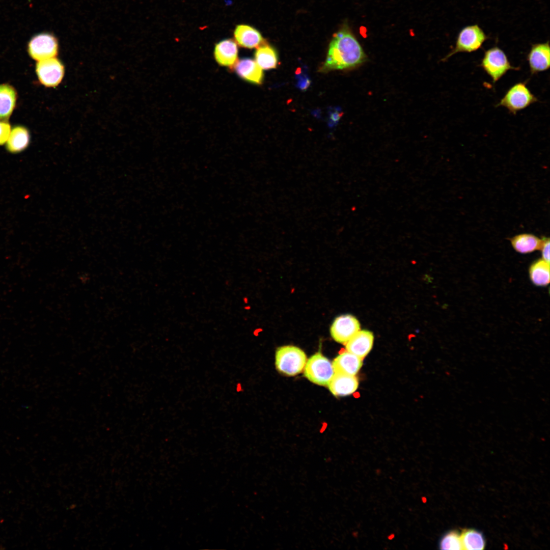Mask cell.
Wrapping results in <instances>:
<instances>
[{
	"instance_id": "20",
	"label": "cell",
	"mask_w": 550,
	"mask_h": 550,
	"mask_svg": "<svg viewBox=\"0 0 550 550\" xmlns=\"http://www.w3.org/2000/svg\"><path fill=\"white\" fill-rule=\"evenodd\" d=\"M255 62L262 69L268 70L278 66V56L276 49L266 43L258 47L255 53Z\"/></svg>"
},
{
	"instance_id": "11",
	"label": "cell",
	"mask_w": 550,
	"mask_h": 550,
	"mask_svg": "<svg viewBox=\"0 0 550 550\" xmlns=\"http://www.w3.org/2000/svg\"><path fill=\"white\" fill-rule=\"evenodd\" d=\"M374 339L371 332L360 329L345 344L346 351L363 360L372 349Z\"/></svg>"
},
{
	"instance_id": "8",
	"label": "cell",
	"mask_w": 550,
	"mask_h": 550,
	"mask_svg": "<svg viewBox=\"0 0 550 550\" xmlns=\"http://www.w3.org/2000/svg\"><path fill=\"white\" fill-rule=\"evenodd\" d=\"M36 73L42 84L53 87L62 81L64 68L58 59L52 58L39 61L36 64Z\"/></svg>"
},
{
	"instance_id": "6",
	"label": "cell",
	"mask_w": 550,
	"mask_h": 550,
	"mask_svg": "<svg viewBox=\"0 0 550 550\" xmlns=\"http://www.w3.org/2000/svg\"><path fill=\"white\" fill-rule=\"evenodd\" d=\"M304 371L309 380L321 386H327L335 374L332 363L319 352L307 361Z\"/></svg>"
},
{
	"instance_id": "25",
	"label": "cell",
	"mask_w": 550,
	"mask_h": 550,
	"mask_svg": "<svg viewBox=\"0 0 550 550\" xmlns=\"http://www.w3.org/2000/svg\"><path fill=\"white\" fill-rule=\"evenodd\" d=\"M541 251L542 258L545 261L549 263V238L543 237L542 243L540 249Z\"/></svg>"
},
{
	"instance_id": "19",
	"label": "cell",
	"mask_w": 550,
	"mask_h": 550,
	"mask_svg": "<svg viewBox=\"0 0 550 550\" xmlns=\"http://www.w3.org/2000/svg\"><path fill=\"white\" fill-rule=\"evenodd\" d=\"M530 280L537 286L544 287L549 283V263L543 259L534 261L529 269Z\"/></svg>"
},
{
	"instance_id": "4",
	"label": "cell",
	"mask_w": 550,
	"mask_h": 550,
	"mask_svg": "<svg viewBox=\"0 0 550 550\" xmlns=\"http://www.w3.org/2000/svg\"><path fill=\"white\" fill-rule=\"evenodd\" d=\"M483 30L477 24L463 27L458 33L454 46L442 60H448L459 52L471 53L480 49L488 39Z\"/></svg>"
},
{
	"instance_id": "15",
	"label": "cell",
	"mask_w": 550,
	"mask_h": 550,
	"mask_svg": "<svg viewBox=\"0 0 550 550\" xmlns=\"http://www.w3.org/2000/svg\"><path fill=\"white\" fill-rule=\"evenodd\" d=\"M234 66L236 73L244 80L257 85L262 83L264 77L262 69L254 60L243 59L237 61Z\"/></svg>"
},
{
	"instance_id": "18",
	"label": "cell",
	"mask_w": 550,
	"mask_h": 550,
	"mask_svg": "<svg viewBox=\"0 0 550 550\" xmlns=\"http://www.w3.org/2000/svg\"><path fill=\"white\" fill-rule=\"evenodd\" d=\"M16 92L8 84L0 85V120L9 119L16 104Z\"/></svg>"
},
{
	"instance_id": "21",
	"label": "cell",
	"mask_w": 550,
	"mask_h": 550,
	"mask_svg": "<svg viewBox=\"0 0 550 550\" xmlns=\"http://www.w3.org/2000/svg\"><path fill=\"white\" fill-rule=\"evenodd\" d=\"M30 141L28 130L22 126L15 127L11 130L7 141V148L12 153H17L25 149Z\"/></svg>"
},
{
	"instance_id": "17",
	"label": "cell",
	"mask_w": 550,
	"mask_h": 550,
	"mask_svg": "<svg viewBox=\"0 0 550 550\" xmlns=\"http://www.w3.org/2000/svg\"><path fill=\"white\" fill-rule=\"evenodd\" d=\"M510 240L513 248L520 254L531 253L540 250L542 243V238L528 233L515 235Z\"/></svg>"
},
{
	"instance_id": "26",
	"label": "cell",
	"mask_w": 550,
	"mask_h": 550,
	"mask_svg": "<svg viewBox=\"0 0 550 550\" xmlns=\"http://www.w3.org/2000/svg\"><path fill=\"white\" fill-rule=\"evenodd\" d=\"M342 113L338 109H335L331 112L329 116L330 125H334L337 124L340 119Z\"/></svg>"
},
{
	"instance_id": "7",
	"label": "cell",
	"mask_w": 550,
	"mask_h": 550,
	"mask_svg": "<svg viewBox=\"0 0 550 550\" xmlns=\"http://www.w3.org/2000/svg\"><path fill=\"white\" fill-rule=\"evenodd\" d=\"M58 44L56 38L48 33L34 36L30 41L28 51L30 56L40 61L54 58L58 53Z\"/></svg>"
},
{
	"instance_id": "1",
	"label": "cell",
	"mask_w": 550,
	"mask_h": 550,
	"mask_svg": "<svg viewBox=\"0 0 550 550\" xmlns=\"http://www.w3.org/2000/svg\"><path fill=\"white\" fill-rule=\"evenodd\" d=\"M367 56L362 46L347 25L336 33L329 44L321 72L351 69L363 64Z\"/></svg>"
},
{
	"instance_id": "10",
	"label": "cell",
	"mask_w": 550,
	"mask_h": 550,
	"mask_svg": "<svg viewBox=\"0 0 550 550\" xmlns=\"http://www.w3.org/2000/svg\"><path fill=\"white\" fill-rule=\"evenodd\" d=\"M527 60L532 75L547 70L550 66L549 41L532 44L527 54Z\"/></svg>"
},
{
	"instance_id": "3",
	"label": "cell",
	"mask_w": 550,
	"mask_h": 550,
	"mask_svg": "<svg viewBox=\"0 0 550 550\" xmlns=\"http://www.w3.org/2000/svg\"><path fill=\"white\" fill-rule=\"evenodd\" d=\"M275 359L278 371L289 376L300 373L307 361L305 352L299 347L292 345L279 347L276 352Z\"/></svg>"
},
{
	"instance_id": "24",
	"label": "cell",
	"mask_w": 550,
	"mask_h": 550,
	"mask_svg": "<svg viewBox=\"0 0 550 550\" xmlns=\"http://www.w3.org/2000/svg\"><path fill=\"white\" fill-rule=\"evenodd\" d=\"M11 127L10 124L4 121H0V145L5 143L10 135Z\"/></svg>"
},
{
	"instance_id": "14",
	"label": "cell",
	"mask_w": 550,
	"mask_h": 550,
	"mask_svg": "<svg viewBox=\"0 0 550 550\" xmlns=\"http://www.w3.org/2000/svg\"><path fill=\"white\" fill-rule=\"evenodd\" d=\"M335 373L355 375L363 365V359L346 351L339 354L333 361Z\"/></svg>"
},
{
	"instance_id": "27",
	"label": "cell",
	"mask_w": 550,
	"mask_h": 550,
	"mask_svg": "<svg viewBox=\"0 0 550 550\" xmlns=\"http://www.w3.org/2000/svg\"><path fill=\"white\" fill-rule=\"evenodd\" d=\"M310 85V80L308 77H306L305 76H300L299 79L298 80V86L301 90L306 89Z\"/></svg>"
},
{
	"instance_id": "9",
	"label": "cell",
	"mask_w": 550,
	"mask_h": 550,
	"mask_svg": "<svg viewBox=\"0 0 550 550\" xmlns=\"http://www.w3.org/2000/svg\"><path fill=\"white\" fill-rule=\"evenodd\" d=\"M358 319L350 314L337 317L333 322L330 333L333 339L338 343L345 344L360 330Z\"/></svg>"
},
{
	"instance_id": "13",
	"label": "cell",
	"mask_w": 550,
	"mask_h": 550,
	"mask_svg": "<svg viewBox=\"0 0 550 550\" xmlns=\"http://www.w3.org/2000/svg\"><path fill=\"white\" fill-rule=\"evenodd\" d=\"M234 35L237 43L240 46L246 48H258L265 43V40L259 32L249 25H237Z\"/></svg>"
},
{
	"instance_id": "23",
	"label": "cell",
	"mask_w": 550,
	"mask_h": 550,
	"mask_svg": "<svg viewBox=\"0 0 550 550\" xmlns=\"http://www.w3.org/2000/svg\"><path fill=\"white\" fill-rule=\"evenodd\" d=\"M441 549H463L460 534L456 531H451L442 537L439 543Z\"/></svg>"
},
{
	"instance_id": "12",
	"label": "cell",
	"mask_w": 550,
	"mask_h": 550,
	"mask_svg": "<svg viewBox=\"0 0 550 550\" xmlns=\"http://www.w3.org/2000/svg\"><path fill=\"white\" fill-rule=\"evenodd\" d=\"M358 386L359 381L355 375L335 373L327 387L335 396L342 397L355 392Z\"/></svg>"
},
{
	"instance_id": "5",
	"label": "cell",
	"mask_w": 550,
	"mask_h": 550,
	"mask_svg": "<svg viewBox=\"0 0 550 550\" xmlns=\"http://www.w3.org/2000/svg\"><path fill=\"white\" fill-rule=\"evenodd\" d=\"M527 81H520L510 87L496 105L506 108L510 114L517 112L537 102L538 99L527 86Z\"/></svg>"
},
{
	"instance_id": "22",
	"label": "cell",
	"mask_w": 550,
	"mask_h": 550,
	"mask_svg": "<svg viewBox=\"0 0 550 550\" xmlns=\"http://www.w3.org/2000/svg\"><path fill=\"white\" fill-rule=\"evenodd\" d=\"M460 537L463 549L481 550L485 547L484 537L479 531L474 529H465L463 530Z\"/></svg>"
},
{
	"instance_id": "2",
	"label": "cell",
	"mask_w": 550,
	"mask_h": 550,
	"mask_svg": "<svg viewBox=\"0 0 550 550\" xmlns=\"http://www.w3.org/2000/svg\"><path fill=\"white\" fill-rule=\"evenodd\" d=\"M479 66L495 84L510 70H519L520 67L513 66L504 51L494 46L484 52Z\"/></svg>"
},
{
	"instance_id": "16",
	"label": "cell",
	"mask_w": 550,
	"mask_h": 550,
	"mask_svg": "<svg viewBox=\"0 0 550 550\" xmlns=\"http://www.w3.org/2000/svg\"><path fill=\"white\" fill-rule=\"evenodd\" d=\"M214 54L216 62L220 65L234 66L238 61L237 44L230 39L222 41L216 45Z\"/></svg>"
}]
</instances>
